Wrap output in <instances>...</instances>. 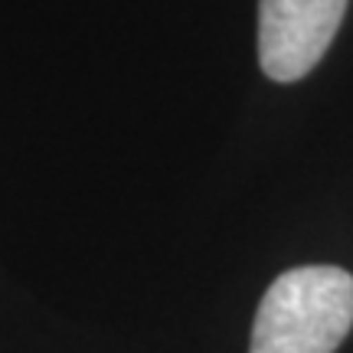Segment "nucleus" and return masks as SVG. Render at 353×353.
<instances>
[{"mask_svg": "<svg viewBox=\"0 0 353 353\" xmlns=\"http://www.w3.org/2000/svg\"><path fill=\"white\" fill-rule=\"evenodd\" d=\"M350 327L353 275L334 265H304L268 285L249 353H334Z\"/></svg>", "mask_w": 353, "mask_h": 353, "instance_id": "obj_1", "label": "nucleus"}, {"mask_svg": "<svg viewBox=\"0 0 353 353\" xmlns=\"http://www.w3.org/2000/svg\"><path fill=\"white\" fill-rule=\"evenodd\" d=\"M347 13V0H259V65L272 82L314 69Z\"/></svg>", "mask_w": 353, "mask_h": 353, "instance_id": "obj_2", "label": "nucleus"}]
</instances>
